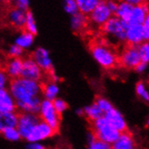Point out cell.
<instances>
[{
	"mask_svg": "<svg viewBox=\"0 0 149 149\" xmlns=\"http://www.w3.org/2000/svg\"><path fill=\"white\" fill-rule=\"evenodd\" d=\"M57 133V131L52 128L49 125L45 123L43 121L40 120L38 123L36 125L32 130V132L26 138V141L28 143H33V142H41L43 140H46L52 136H54Z\"/></svg>",
	"mask_w": 149,
	"mask_h": 149,
	"instance_id": "52a82bcc",
	"label": "cell"
},
{
	"mask_svg": "<svg viewBox=\"0 0 149 149\" xmlns=\"http://www.w3.org/2000/svg\"><path fill=\"white\" fill-rule=\"evenodd\" d=\"M2 135L6 140L11 141V142H17L21 139L19 132H18V130L16 129V127L6 128L2 132Z\"/></svg>",
	"mask_w": 149,
	"mask_h": 149,
	"instance_id": "4316f807",
	"label": "cell"
},
{
	"mask_svg": "<svg viewBox=\"0 0 149 149\" xmlns=\"http://www.w3.org/2000/svg\"><path fill=\"white\" fill-rule=\"evenodd\" d=\"M18 114L16 112L2 113L0 112V133L9 127H16Z\"/></svg>",
	"mask_w": 149,
	"mask_h": 149,
	"instance_id": "d6986e66",
	"label": "cell"
},
{
	"mask_svg": "<svg viewBox=\"0 0 149 149\" xmlns=\"http://www.w3.org/2000/svg\"><path fill=\"white\" fill-rule=\"evenodd\" d=\"M126 42L128 43L129 46L136 47L146 42L142 25H128L126 33Z\"/></svg>",
	"mask_w": 149,
	"mask_h": 149,
	"instance_id": "4fadbf2b",
	"label": "cell"
},
{
	"mask_svg": "<svg viewBox=\"0 0 149 149\" xmlns=\"http://www.w3.org/2000/svg\"><path fill=\"white\" fill-rule=\"evenodd\" d=\"M24 31L33 34V36H36L38 33V27H37L36 18H34L33 14L30 10L26 13V19H25V24H24Z\"/></svg>",
	"mask_w": 149,
	"mask_h": 149,
	"instance_id": "484cf974",
	"label": "cell"
},
{
	"mask_svg": "<svg viewBox=\"0 0 149 149\" xmlns=\"http://www.w3.org/2000/svg\"><path fill=\"white\" fill-rule=\"evenodd\" d=\"M94 103L97 105V106L100 108V109L105 114V113H107L108 111H109L110 109H112L114 107H113V105L111 104V102L107 100L106 98H104V97H98L97 99L95 100Z\"/></svg>",
	"mask_w": 149,
	"mask_h": 149,
	"instance_id": "f1b7e54d",
	"label": "cell"
},
{
	"mask_svg": "<svg viewBox=\"0 0 149 149\" xmlns=\"http://www.w3.org/2000/svg\"><path fill=\"white\" fill-rule=\"evenodd\" d=\"M14 3H15V7L17 8V9H20L24 12L29 11L30 2L28 0H16Z\"/></svg>",
	"mask_w": 149,
	"mask_h": 149,
	"instance_id": "d590c367",
	"label": "cell"
},
{
	"mask_svg": "<svg viewBox=\"0 0 149 149\" xmlns=\"http://www.w3.org/2000/svg\"><path fill=\"white\" fill-rule=\"evenodd\" d=\"M26 149H46V147L38 142H33V143H28L26 146Z\"/></svg>",
	"mask_w": 149,
	"mask_h": 149,
	"instance_id": "74e56055",
	"label": "cell"
},
{
	"mask_svg": "<svg viewBox=\"0 0 149 149\" xmlns=\"http://www.w3.org/2000/svg\"><path fill=\"white\" fill-rule=\"evenodd\" d=\"M40 120L49 125L52 128L58 131L61 123V116L54 108L52 102L47 100H42L38 112Z\"/></svg>",
	"mask_w": 149,
	"mask_h": 149,
	"instance_id": "5b68a950",
	"label": "cell"
},
{
	"mask_svg": "<svg viewBox=\"0 0 149 149\" xmlns=\"http://www.w3.org/2000/svg\"><path fill=\"white\" fill-rule=\"evenodd\" d=\"M8 91L15 101L16 109L21 113L38 114L42 102V84L18 78L11 80Z\"/></svg>",
	"mask_w": 149,
	"mask_h": 149,
	"instance_id": "6da1fadb",
	"label": "cell"
},
{
	"mask_svg": "<svg viewBox=\"0 0 149 149\" xmlns=\"http://www.w3.org/2000/svg\"><path fill=\"white\" fill-rule=\"evenodd\" d=\"M10 83V79L6 75L4 70L0 69V90L8 89Z\"/></svg>",
	"mask_w": 149,
	"mask_h": 149,
	"instance_id": "e575fe53",
	"label": "cell"
},
{
	"mask_svg": "<svg viewBox=\"0 0 149 149\" xmlns=\"http://www.w3.org/2000/svg\"><path fill=\"white\" fill-rule=\"evenodd\" d=\"M106 5L109 8V10L113 14H115L116 10H117V7H118V2L116 1H106Z\"/></svg>",
	"mask_w": 149,
	"mask_h": 149,
	"instance_id": "f35d334b",
	"label": "cell"
},
{
	"mask_svg": "<svg viewBox=\"0 0 149 149\" xmlns=\"http://www.w3.org/2000/svg\"><path fill=\"white\" fill-rule=\"evenodd\" d=\"M87 149H111V146L95 138L88 142Z\"/></svg>",
	"mask_w": 149,
	"mask_h": 149,
	"instance_id": "d6a6232c",
	"label": "cell"
},
{
	"mask_svg": "<svg viewBox=\"0 0 149 149\" xmlns=\"http://www.w3.org/2000/svg\"><path fill=\"white\" fill-rule=\"evenodd\" d=\"M136 93L139 98H141L146 102L149 100V93L148 90L146 89V85L143 81H138L136 85Z\"/></svg>",
	"mask_w": 149,
	"mask_h": 149,
	"instance_id": "83f0119b",
	"label": "cell"
},
{
	"mask_svg": "<svg viewBox=\"0 0 149 149\" xmlns=\"http://www.w3.org/2000/svg\"><path fill=\"white\" fill-rule=\"evenodd\" d=\"M52 105H54V108L56 110V112L61 116L63 112H65L68 109V103L60 98H56L54 100H52Z\"/></svg>",
	"mask_w": 149,
	"mask_h": 149,
	"instance_id": "4dcf8cb0",
	"label": "cell"
},
{
	"mask_svg": "<svg viewBox=\"0 0 149 149\" xmlns=\"http://www.w3.org/2000/svg\"><path fill=\"white\" fill-rule=\"evenodd\" d=\"M76 113L78 114V115H80V116H83V109H77L76 110Z\"/></svg>",
	"mask_w": 149,
	"mask_h": 149,
	"instance_id": "b9f144b4",
	"label": "cell"
},
{
	"mask_svg": "<svg viewBox=\"0 0 149 149\" xmlns=\"http://www.w3.org/2000/svg\"><path fill=\"white\" fill-rule=\"evenodd\" d=\"M40 121V118L38 114L33 113H21L18 115L17 119L16 129L18 130L21 138L26 140L30 133L32 132L33 128Z\"/></svg>",
	"mask_w": 149,
	"mask_h": 149,
	"instance_id": "8992f818",
	"label": "cell"
},
{
	"mask_svg": "<svg viewBox=\"0 0 149 149\" xmlns=\"http://www.w3.org/2000/svg\"><path fill=\"white\" fill-rule=\"evenodd\" d=\"M111 149H136L133 136L127 131L121 133L118 138L111 145Z\"/></svg>",
	"mask_w": 149,
	"mask_h": 149,
	"instance_id": "ac0fdd59",
	"label": "cell"
},
{
	"mask_svg": "<svg viewBox=\"0 0 149 149\" xmlns=\"http://www.w3.org/2000/svg\"><path fill=\"white\" fill-rule=\"evenodd\" d=\"M138 54L140 56V60L142 63H148L149 62V45L148 42H145L137 46Z\"/></svg>",
	"mask_w": 149,
	"mask_h": 149,
	"instance_id": "f546056e",
	"label": "cell"
},
{
	"mask_svg": "<svg viewBox=\"0 0 149 149\" xmlns=\"http://www.w3.org/2000/svg\"><path fill=\"white\" fill-rule=\"evenodd\" d=\"M23 70V59L22 58H13L8 60L6 64L5 72L9 77V79L15 80L21 77Z\"/></svg>",
	"mask_w": 149,
	"mask_h": 149,
	"instance_id": "9a60e30c",
	"label": "cell"
},
{
	"mask_svg": "<svg viewBox=\"0 0 149 149\" xmlns=\"http://www.w3.org/2000/svg\"><path fill=\"white\" fill-rule=\"evenodd\" d=\"M15 101L8 89L0 90V112H15Z\"/></svg>",
	"mask_w": 149,
	"mask_h": 149,
	"instance_id": "2e32d148",
	"label": "cell"
},
{
	"mask_svg": "<svg viewBox=\"0 0 149 149\" xmlns=\"http://www.w3.org/2000/svg\"><path fill=\"white\" fill-rule=\"evenodd\" d=\"M93 59L104 69H110L116 66L118 58L111 48L103 43H95L91 47Z\"/></svg>",
	"mask_w": 149,
	"mask_h": 149,
	"instance_id": "3957f363",
	"label": "cell"
},
{
	"mask_svg": "<svg viewBox=\"0 0 149 149\" xmlns=\"http://www.w3.org/2000/svg\"><path fill=\"white\" fill-rule=\"evenodd\" d=\"M91 132L96 139L110 146L120 136L118 131L112 127L104 118L91 122Z\"/></svg>",
	"mask_w": 149,
	"mask_h": 149,
	"instance_id": "7a4b0ae2",
	"label": "cell"
},
{
	"mask_svg": "<svg viewBox=\"0 0 149 149\" xmlns=\"http://www.w3.org/2000/svg\"><path fill=\"white\" fill-rule=\"evenodd\" d=\"M79 13L86 16L90 15L100 3L99 0H76Z\"/></svg>",
	"mask_w": 149,
	"mask_h": 149,
	"instance_id": "cb8c5ba5",
	"label": "cell"
},
{
	"mask_svg": "<svg viewBox=\"0 0 149 149\" xmlns=\"http://www.w3.org/2000/svg\"><path fill=\"white\" fill-rule=\"evenodd\" d=\"M26 13L27 12H24L20 9H17L15 7H13L7 12V20L15 28L23 29L25 24Z\"/></svg>",
	"mask_w": 149,
	"mask_h": 149,
	"instance_id": "e0dca14e",
	"label": "cell"
},
{
	"mask_svg": "<svg viewBox=\"0 0 149 149\" xmlns=\"http://www.w3.org/2000/svg\"><path fill=\"white\" fill-rule=\"evenodd\" d=\"M32 59L36 62V63L39 66L42 72H46L50 73V75L54 72L52 61L50 57V52L47 49L43 47L36 48L33 52Z\"/></svg>",
	"mask_w": 149,
	"mask_h": 149,
	"instance_id": "9c48e42d",
	"label": "cell"
},
{
	"mask_svg": "<svg viewBox=\"0 0 149 149\" xmlns=\"http://www.w3.org/2000/svg\"><path fill=\"white\" fill-rule=\"evenodd\" d=\"M147 64L148 63H145L141 62L134 70L137 73H144L146 71V69H147Z\"/></svg>",
	"mask_w": 149,
	"mask_h": 149,
	"instance_id": "ab89813d",
	"label": "cell"
},
{
	"mask_svg": "<svg viewBox=\"0 0 149 149\" xmlns=\"http://www.w3.org/2000/svg\"><path fill=\"white\" fill-rule=\"evenodd\" d=\"M59 149H67V148H59Z\"/></svg>",
	"mask_w": 149,
	"mask_h": 149,
	"instance_id": "7bdbcfd3",
	"label": "cell"
},
{
	"mask_svg": "<svg viewBox=\"0 0 149 149\" xmlns=\"http://www.w3.org/2000/svg\"><path fill=\"white\" fill-rule=\"evenodd\" d=\"M143 27V32H144V36H145V39L147 42L149 39V16H147L145 22L142 24Z\"/></svg>",
	"mask_w": 149,
	"mask_h": 149,
	"instance_id": "8d00e7d4",
	"label": "cell"
},
{
	"mask_svg": "<svg viewBox=\"0 0 149 149\" xmlns=\"http://www.w3.org/2000/svg\"><path fill=\"white\" fill-rule=\"evenodd\" d=\"M0 7H1V1H0Z\"/></svg>",
	"mask_w": 149,
	"mask_h": 149,
	"instance_id": "ee69618b",
	"label": "cell"
},
{
	"mask_svg": "<svg viewBox=\"0 0 149 149\" xmlns=\"http://www.w3.org/2000/svg\"><path fill=\"white\" fill-rule=\"evenodd\" d=\"M128 4H130L131 6H138L140 4H142L143 1H140V0H127V1Z\"/></svg>",
	"mask_w": 149,
	"mask_h": 149,
	"instance_id": "60d3db41",
	"label": "cell"
},
{
	"mask_svg": "<svg viewBox=\"0 0 149 149\" xmlns=\"http://www.w3.org/2000/svg\"><path fill=\"white\" fill-rule=\"evenodd\" d=\"M120 64L126 69H135L140 63V56L137 47L128 46L123 50L120 57L118 58Z\"/></svg>",
	"mask_w": 149,
	"mask_h": 149,
	"instance_id": "8fae6325",
	"label": "cell"
},
{
	"mask_svg": "<svg viewBox=\"0 0 149 149\" xmlns=\"http://www.w3.org/2000/svg\"><path fill=\"white\" fill-rule=\"evenodd\" d=\"M60 91V88L57 82L49 81L45 85H42V96L45 97L43 100H47L50 101L54 100Z\"/></svg>",
	"mask_w": 149,
	"mask_h": 149,
	"instance_id": "44dd1931",
	"label": "cell"
},
{
	"mask_svg": "<svg viewBox=\"0 0 149 149\" xmlns=\"http://www.w3.org/2000/svg\"><path fill=\"white\" fill-rule=\"evenodd\" d=\"M33 42H34V36L33 34L29 33L26 31H23L16 36L15 40V45L19 46L23 50H27L33 46Z\"/></svg>",
	"mask_w": 149,
	"mask_h": 149,
	"instance_id": "603a6c76",
	"label": "cell"
},
{
	"mask_svg": "<svg viewBox=\"0 0 149 149\" xmlns=\"http://www.w3.org/2000/svg\"><path fill=\"white\" fill-rule=\"evenodd\" d=\"M88 17L81 13H77L71 16L70 19V25H71V29L74 33H81L82 32L88 24Z\"/></svg>",
	"mask_w": 149,
	"mask_h": 149,
	"instance_id": "ffe728a7",
	"label": "cell"
},
{
	"mask_svg": "<svg viewBox=\"0 0 149 149\" xmlns=\"http://www.w3.org/2000/svg\"><path fill=\"white\" fill-rule=\"evenodd\" d=\"M103 118L107 120V122L112 127L118 130L120 134L127 132V121L123 116V114L118 109L113 108L107 113H105Z\"/></svg>",
	"mask_w": 149,
	"mask_h": 149,
	"instance_id": "7c38bea8",
	"label": "cell"
},
{
	"mask_svg": "<svg viewBox=\"0 0 149 149\" xmlns=\"http://www.w3.org/2000/svg\"><path fill=\"white\" fill-rule=\"evenodd\" d=\"M113 14L109 10V8L105 1H100L98 6L95 7V9L89 15V19L91 23L95 25L102 26L105 23H107Z\"/></svg>",
	"mask_w": 149,
	"mask_h": 149,
	"instance_id": "30bf717a",
	"label": "cell"
},
{
	"mask_svg": "<svg viewBox=\"0 0 149 149\" xmlns=\"http://www.w3.org/2000/svg\"><path fill=\"white\" fill-rule=\"evenodd\" d=\"M83 115L91 122H93L100 118L104 117V113L94 102L83 108Z\"/></svg>",
	"mask_w": 149,
	"mask_h": 149,
	"instance_id": "d4e9b609",
	"label": "cell"
},
{
	"mask_svg": "<svg viewBox=\"0 0 149 149\" xmlns=\"http://www.w3.org/2000/svg\"><path fill=\"white\" fill-rule=\"evenodd\" d=\"M148 15V5L143 2L133 7V10L127 22L128 25H142Z\"/></svg>",
	"mask_w": 149,
	"mask_h": 149,
	"instance_id": "5bb4252c",
	"label": "cell"
},
{
	"mask_svg": "<svg viewBox=\"0 0 149 149\" xmlns=\"http://www.w3.org/2000/svg\"><path fill=\"white\" fill-rule=\"evenodd\" d=\"M133 6L128 4L127 1L118 2V7L115 14H114V16H116L117 18L127 23L131 15V12L133 10Z\"/></svg>",
	"mask_w": 149,
	"mask_h": 149,
	"instance_id": "7402d4cb",
	"label": "cell"
},
{
	"mask_svg": "<svg viewBox=\"0 0 149 149\" xmlns=\"http://www.w3.org/2000/svg\"><path fill=\"white\" fill-rule=\"evenodd\" d=\"M7 54H8V56H9L11 59H13V58H21L23 56V54H24V50L14 43V45H10L9 48H8Z\"/></svg>",
	"mask_w": 149,
	"mask_h": 149,
	"instance_id": "836d02e7",
	"label": "cell"
},
{
	"mask_svg": "<svg viewBox=\"0 0 149 149\" xmlns=\"http://www.w3.org/2000/svg\"><path fill=\"white\" fill-rule=\"evenodd\" d=\"M42 75L43 72L32 59V57H26L23 59V70L20 78L40 82L42 79Z\"/></svg>",
	"mask_w": 149,
	"mask_h": 149,
	"instance_id": "ba28073f",
	"label": "cell"
},
{
	"mask_svg": "<svg viewBox=\"0 0 149 149\" xmlns=\"http://www.w3.org/2000/svg\"><path fill=\"white\" fill-rule=\"evenodd\" d=\"M63 8H64V11L71 16L79 13L76 0H66L64 2Z\"/></svg>",
	"mask_w": 149,
	"mask_h": 149,
	"instance_id": "1f68e13d",
	"label": "cell"
},
{
	"mask_svg": "<svg viewBox=\"0 0 149 149\" xmlns=\"http://www.w3.org/2000/svg\"><path fill=\"white\" fill-rule=\"evenodd\" d=\"M127 27L128 24L127 23L113 15L107 23L101 26V30L109 40L118 43H122L126 42Z\"/></svg>",
	"mask_w": 149,
	"mask_h": 149,
	"instance_id": "277c9868",
	"label": "cell"
}]
</instances>
